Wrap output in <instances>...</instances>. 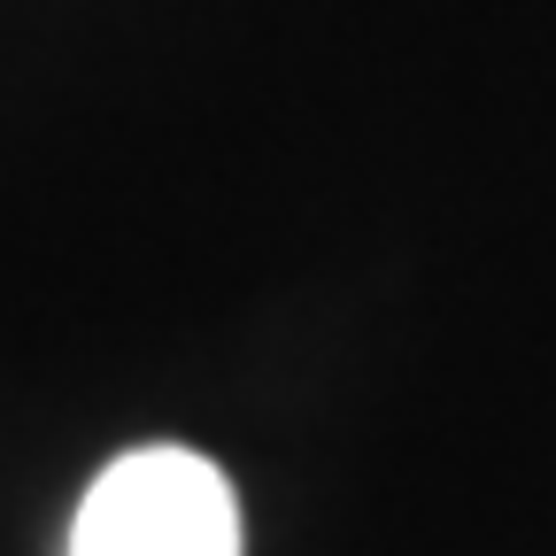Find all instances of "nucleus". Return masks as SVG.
<instances>
[{"mask_svg":"<svg viewBox=\"0 0 556 556\" xmlns=\"http://www.w3.org/2000/svg\"><path fill=\"white\" fill-rule=\"evenodd\" d=\"M70 556H240L232 479L193 448H131L86 486Z\"/></svg>","mask_w":556,"mask_h":556,"instance_id":"1","label":"nucleus"}]
</instances>
